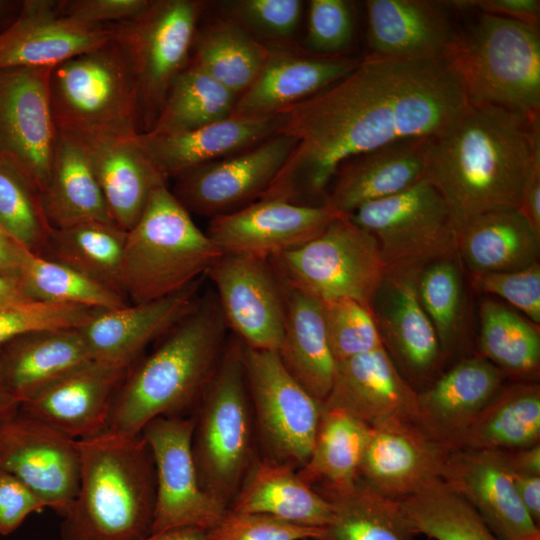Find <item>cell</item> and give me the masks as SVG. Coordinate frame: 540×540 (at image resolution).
Wrapping results in <instances>:
<instances>
[{
  "label": "cell",
  "instance_id": "cell-1",
  "mask_svg": "<svg viewBox=\"0 0 540 540\" xmlns=\"http://www.w3.org/2000/svg\"><path fill=\"white\" fill-rule=\"evenodd\" d=\"M469 106L452 50L422 57L369 54L342 79L282 111L277 133L296 145L260 199H324L347 160L399 140L440 135Z\"/></svg>",
  "mask_w": 540,
  "mask_h": 540
},
{
  "label": "cell",
  "instance_id": "cell-2",
  "mask_svg": "<svg viewBox=\"0 0 540 540\" xmlns=\"http://www.w3.org/2000/svg\"><path fill=\"white\" fill-rule=\"evenodd\" d=\"M539 118L471 105L445 132L426 139L425 178L446 201L457 230L495 209H518L540 156Z\"/></svg>",
  "mask_w": 540,
  "mask_h": 540
},
{
  "label": "cell",
  "instance_id": "cell-3",
  "mask_svg": "<svg viewBox=\"0 0 540 540\" xmlns=\"http://www.w3.org/2000/svg\"><path fill=\"white\" fill-rule=\"evenodd\" d=\"M227 330L215 292L200 297L149 355L128 368L106 430L138 435L157 417L185 416L195 408L223 353Z\"/></svg>",
  "mask_w": 540,
  "mask_h": 540
},
{
  "label": "cell",
  "instance_id": "cell-4",
  "mask_svg": "<svg viewBox=\"0 0 540 540\" xmlns=\"http://www.w3.org/2000/svg\"><path fill=\"white\" fill-rule=\"evenodd\" d=\"M80 478L60 540H139L151 533L156 472L141 434L106 430L78 440Z\"/></svg>",
  "mask_w": 540,
  "mask_h": 540
},
{
  "label": "cell",
  "instance_id": "cell-5",
  "mask_svg": "<svg viewBox=\"0 0 540 540\" xmlns=\"http://www.w3.org/2000/svg\"><path fill=\"white\" fill-rule=\"evenodd\" d=\"M243 347L235 335L227 338L193 413L191 448L200 485L226 509L260 457Z\"/></svg>",
  "mask_w": 540,
  "mask_h": 540
},
{
  "label": "cell",
  "instance_id": "cell-6",
  "mask_svg": "<svg viewBox=\"0 0 540 540\" xmlns=\"http://www.w3.org/2000/svg\"><path fill=\"white\" fill-rule=\"evenodd\" d=\"M222 255L190 213L163 184L127 231L120 289L129 304L172 295L206 276Z\"/></svg>",
  "mask_w": 540,
  "mask_h": 540
},
{
  "label": "cell",
  "instance_id": "cell-7",
  "mask_svg": "<svg viewBox=\"0 0 540 540\" xmlns=\"http://www.w3.org/2000/svg\"><path fill=\"white\" fill-rule=\"evenodd\" d=\"M471 105L537 118L540 113L538 27L480 13L452 47Z\"/></svg>",
  "mask_w": 540,
  "mask_h": 540
},
{
  "label": "cell",
  "instance_id": "cell-8",
  "mask_svg": "<svg viewBox=\"0 0 540 540\" xmlns=\"http://www.w3.org/2000/svg\"><path fill=\"white\" fill-rule=\"evenodd\" d=\"M49 92L59 130L140 133L136 81L114 40L53 67Z\"/></svg>",
  "mask_w": 540,
  "mask_h": 540
},
{
  "label": "cell",
  "instance_id": "cell-9",
  "mask_svg": "<svg viewBox=\"0 0 540 540\" xmlns=\"http://www.w3.org/2000/svg\"><path fill=\"white\" fill-rule=\"evenodd\" d=\"M270 262L284 285L320 302L350 298L369 308L387 271L374 237L347 215Z\"/></svg>",
  "mask_w": 540,
  "mask_h": 540
},
{
  "label": "cell",
  "instance_id": "cell-10",
  "mask_svg": "<svg viewBox=\"0 0 540 540\" xmlns=\"http://www.w3.org/2000/svg\"><path fill=\"white\" fill-rule=\"evenodd\" d=\"M347 216L374 237L387 270L423 269L456 254L457 227L446 201L427 178Z\"/></svg>",
  "mask_w": 540,
  "mask_h": 540
},
{
  "label": "cell",
  "instance_id": "cell-11",
  "mask_svg": "<svg viewBox=\"0 0 540 540\" xmlns=\"http://www.w3.org/2000/svg\"><path fill=\"white\" fill-rule=\"evenodd\" d=\"M200 6L192 0L151 1L135 18L115 24L113 40L136 81L140 133L151 128L171 83L187 66Z\"/></svg>",
  "mask_w": 540,
  "mask_h": 540
},
{
  "label": "cell",
  "instance_id": "cell-12",
  "mask_svg": "<svg viewBox=\"0 0 540 540\" xmlns=\"http://www.w3.org/2000/svg\"><path fill=\"white\" fill-rule=\"evenodd\" d=\"M243 363L260 457L298 470L310 456L323 405L292 377L276 351L244 345Z\"/></svg>",
  "mask_w": 540,
  "mask_h": 540
},
{
  "label": "cell",
  "instance_id": "cell-13",
  "mask_svg": "<svg viewBox=\"0 0 540 540\" xmlns=\"http://www.w3.org/2000/svg\"><path fill=\"white\" fill-rule=\"evenodd\" d=\"M52 68L0 69V157L18 168L40 194L58 136L49 92Z\"/></svg>",
  "mask_w": 540,
  "mask_h": 540
},
{
  "label": "cell",
  "instance_id": "cell-14",
  "mask_svg": "<svg viewBox=\"0 0 540 540\" xmlns=\"http://www.w3.org/2000/svg\"><path fill=\"white\" fill-rule=\"evenodd\" d=\"M193 427V415L163 416L148 422L140 433L151 449L156 472L151 533L177 527L207 530L228 510L200 485L191 448Z\"/></svg>",
  "mask_w": 540,
  "mask_h": 540
},
{
  "label": "cell",
  "instance_id": "cell-15",
  "mask_svg": "<svg viewBox=\"0 0 540 540\" xmlns=\"http://www.w3.org/2000/svg\"><path fill=\"white\" fill-rule=\"evenodd\" d=\"M0 471L19 479L63 517L79 486L78 440L18 409L0 419Z\"/></svg>",
  "mask_w": 540,
  "mask_h": 540
},
{
  "label": "cell",
  "instance_id": "cell-16",
  "mask_svg": "<svg viewBox=\"0 0 540 540\" xmlns=\"http://www.w3.org/2000/svg\"><path fill=\"white\" fill-rule=\"evenodd\" d=\"M296 140L277 133L244 151L178 177L171 190L189 212L214 218L259 200L279 173Z\"/></svg>",
  "mask_w": 540,
  "mask_h": 540
},
{
  "label": "cell",
  "instance_id": "cell-17",
  "mask_svg": "<svg viewBox=\"0 0 540 540\" xmlns=\"http://www.w3.org/2000/svg\"><path fill=\"white\" fill-rule=\"evenodd\" d=\"M206 276L227 328L253 349L276 351L285 321L284 285L270 259L222 254Z\"/></svg>",
  "mask_w": 540,
  "mask_h": 540
},
{
  "label": "cell",
  "instance_id": "cell-18",
  "mask_svg": "<svg viewBox=\"0 0 540 540\" xmlns=\"http://www.w3.org/2000/svg\"><path fill=\"white\" fill-rule=\"evenodd\" d=\"M421 270H387L371 304L383 347L413 388L433 382L446 360L419 300Z\"/></svg>",
  "mask_w": 540,
  "mask_h": 540
},
{
  "label": "cell",
  "instance_id": "cell-19",
  "mask_svg": "<svg viewBox=\"0 0 540 540\" xmlns=\"http://www.w3.org/2000/svg\"><path fill=\"white\" fill-rule=\"evenodd\" d=\"M339 215L324 203L259 199L212 218L206 234L222 254L271 259L314 239Z\"/></svg>",
  "mask_w": 540,
  "mask_h": 540
},
{
  "label": "cell",
  "instance_id": "cell-20",
  "mask_svg": "<svg viewBox=\"0 0 540 540\" xmlns=\"http://www.w3.org/2000/svg\"><path fill=\"white\" fill-rule=\"evenodd\" d=\"M449 452L415 422L386 420L370 427L359 476L382 495L401 501L442 477Z\"/></svg>",
  "mask_w": 540,
  "mask_h": 540
},
{
  "label": "cell",
  "instance_id": "cell-21",
  "mask_svg": "<svg viewBox=\"0 0 540 540\" xmlns=\"http://www.w3.org/2000/svg\"><path fill=\"white\" fill-rule=\"evenodd\" d=\"M479 514L500 540H540L501 451H450L441 477Z\"/></svg>",
  "mask_w": 540,
  "mask_h": 540
},
{
  "label": "cell",
  "instance_id": "cell-22",
  "mask_svg": "<svg viewBox=\"0 0 540 540\" xmlns=\"http://www.w3.org/2000/svg\"><path fill=\"white\" fill-rule=\"evenodd\" d=\"M130 366L91 360L54 381L19 409L76 440L107 429L114 396Z\"/></svg>",
  "mask_w": 540,
  "mask_h": 540
},
{
  "label": "cell",
  "instance_id": "cell-23",
  "mask_svg": "<svg viewBox=\"0 0 540 540\" xmlns=\"http://www.w3.org/2000/svg\"><path fill=\"white\" fill-rule=\"evenodd\" d=\"M115 24L89 26L62 16L56 1L25 0L0 33V69L55 67L113 40Z\"/></svg>",
  "mask_w": 540,
  "mask_h": 540
},
{
  "label": "cell",
  "instance_id": "cell-24",
  "mask_svg": "<svg viewBox=\"0 0 540 540\" xmlns=\"http://www.w3.org/2000/svg\"><path fill=\"white\" fill-rule=\"evenodd\" d=\"M284 114L235 115L189 131L172 134H136V141L165 179L226 158L277 134Z\"/></svg>",
  "mask_w": 540,
  "mask_h": 540
},
{
  "label": "cell",
  "instance_id": "cell-25",
  "mask_svg": "<svg viewBox=\"0 0 540 540\" xmlns=\"http://www.w3.org/2000/svg\"><path fill=\"white\" fill-rule=\"evenodd\" d=\"M204 277L164 298L99 310L79 328L92 359L131 366L149 343L195 307Z\"/></svg>",
  "mask_w": 540,
  "mask_h": 540
},
{
  "label": "cell",
  "instance_id": "cell-26",
  "mask_svg": "<svg viewBox=\"0 0 540 540\" xmlns=\"http://www.w3.org/2000/svg\"><path fill=\"white\" fill-rule=\"evenodd\" d=\"M504 378L480 355L461 360L417 392L418 426L448 451L457 450L467 429L503 387Z\"/></svg>",
  "mask_w": 540,
  "mask_h": 540
},
{
  "label": "cell",
  "instance_id": "cell-27",
  "mask_svg": "<svg viewBox=\"0 0 540 540\" xmlns=\"http://www.w3.org/2000/svg\"><path fill=\"white\" fill-rule=\"evenodd\" d=\"M323 407L342 409L369 427L390 419L417 424L419 416L416 389L384 347L337 362Z\"/></svg>",
  "mask_w": 540,
  "mask_h": 540
},
{
  "label": "cell",
  "instance_id": "cell-28",
  "mask_svg": "<svg viewBox=\"0 0 540 540\" xmlns=\"http://www.w3.org/2000/svg\"><path fill=\"white\" fill-rule=\"evenodd\" d=\"M68 133L83 146L114 223L129 231L142 215L152 192L167 184V180L143 153L136 135Z\"/></svg>",
  "mask_w": 540,
  "mask_h": 540
},
{
  "label": "cell",
  "instance_id": "cell-29",
  "mask_svg": "<svg viewBox=\"0 0 540 540\" xmlns=\"http://www.w3.org/2000/svg\"><path fill=\"white\" fill-rule=\"evenodd\" d=\"M427 138L403 139L360 154L337 170L324 204L341 215L398 194L425 178Z\"/></svg>",
  "mask_w": 540,
  "mask_h": 540
},
{
  "label": "cell",
  "instance_id": "cell-30",
  "mask_svg": "<svg viewBox=\"0 0 540 540\" xmlns=\"http://www.w3.org/2000/svg\"><path fill=\"white\" fill-rule=\"evenodd\" d=\"M360 60L270 51L256 79L238 96L232 114L280 113L342 79L358 66Z\"/></svg>",
  "mask_w": 540,
  "mask_h": 540
},
{
  "label": "cell",
  "instance_id": "cell-31",
  "mask_svg": "<svg viewBox=\"0 0 540 540\" xmlns=\"http://www.w3.org/2000/svg\"><path fill=\"white\" fill-rule=\"evenodd\" d=\"M91 360L79 328L33 331L0 346V379L20 406Z\"/></svg>",
  "mask_w": 540,
  "mask_h": 540
},
{
  "label": "cell",
  "instance_id": "cell-32",
  "mask_svg": "<svg viewBox=\"0 0 540 540\" xmlns=\"http://www.w3.org/2000/svg\"><path fill=\"white\" fill-rule=\"evenodd\" d=\"M371 54L422 57L450 51L457 32L440 4L427 0L365 2Z\"/></svg>",
  "mask_w": 540,
  "mask_h": 540
},
{
  "label": "cell",
  "instance_id": "cell-33",
  "mask_svg": "<svg viewBox=\"0 0 540 540\" xmlns=\"http://www.w3.org/2000/svg\"><path fill=\"white\" fill-rule=\"evenodd\" d=\"M539 252L540 234L519 209L484 212L457 232L456 254L470 276L526 268Z\"/></svg>",
  "mask_w": 540,
  "mask_h": 540
},
{
  "label": "cell",
  "instance_id": "cell-34",
  "mask_svg": "<svg viewBox=\"0 0 540 540\" xmlns=\"http://www.w3.org/2000/svg\"><path fill=\"white\" fill-rule=\"evenodd\" d=\"M284 285V284H283ZM285 321L277 354L292 377L322 405L332 389V355L320 301L284 285Z\"/></svg>",
  "mask_w": 540,
  "mask_h": 540
},
{
  "label": "cell",
  "instance_id": "cell-35",
  "mask_svg": "<svg viewBox=\"0 0 540 540\" xmlns=\"http://www.w3.org/2000/svg\"><path fill=\"white\" fill-rule=\"evenodd\" d=\"M52 228L114 223L89 158L76 137L59 130L47 184L40 194Z\"/></svg>",
  "mask_w": 540,
  "mask_h": 540
},
{
  "label": "cell",
  "instance_id": "cell-36",
  "mask_svg": "<svg viewBox=\"0 0 540 540\" xmlns=\"http://www.w3.org/2000/svg\"><path fill=\"white\" fill-rule=\"evenodd\" d=\"M229 509L314 528L325 527L332 517L330 502L307 485L294 467L262 457L249 471Z\"/></svg>",
  "mask_w": 540,
  "mask_h": 540
},
{
  "label": "cell",
  "instance_id": "cell-37",
  "mask_svg": "<svg viewBox=\"0 0 540 540\" xmlns=\"http://www.w3.org/2000/svg\"><path fill=\"white\" fill-rule=\"evenodd\" d=\"M369 431L348 412L323 407L310 456L298 476L321 495L351 489L360 479Z\"/></svg>",
  "mask_w": 540,
  "mask_h": 540
},
{
  "label": "cell",
  "instance_id": "cell-38",
  "mask_svg": "<svg viewBox=\"0 0 540 540\" xmlns=\"http://www.w3.org/2000/svg\"><path fill=\"white\" fill-rule=\"evenodd\" d=\"M539 442L540 385L519 381L497 392L467 429L458 449L504 452Z\"/></svg>",
  "mask_w": 540,
  "mask_h": 540
},
{
  "label": "cell",
  "instance_id": "cell-39",
  "mask_svg": "<svg viewBox=\"0 0 540 540\" xmlns=\"http://www.w3.org/2000/svg\"><path fill=\"white\" fill-rule=\"evenodd\" d=\"M322 496L332 506V517L316 540H415L418 535L400 501L361 479L347 491Z\"/></svg>",
  "mask_w": 540,
  "mask_h": 540
},
{
  "label": "cell",
  "instance_id": "cell-40",
  "mask_svg": "<svg viewBox=\"0 0 540 540\" xmlns=\"http://www.w3.org/2000/svg\"><path fill=\"white\" fill-rule=\"evenodd\" d=\"M126 235L127 232L116 224L104 222L52 228L38 255L66 265L122 294L120 273Z\"/></svg>",
  "mask_w": 540,
  "mask_h": 540
},
{
  "label": "cell",
  "instance_id": "cell-41",
  "mask_svg": "<svg viewBox=\"0 0 540 540\" xmlns=\"http://www.w3.org/2000/svg\"><path fill=\"white\" fill-rule=\"evenodd\" d=\"M480 356L504 375L531 381L540 369V330L512 307L484 299L479 308Z\"/></svg>",
  "mask_w": 540,
  "mask_h": 540
},
{
  "label": "cell",
  "instance_id": "cell-42",
  "mask_svg": "<svg viewBox=\"0 0 540 540\" xmlns=\"http://www.w3.org/2000/svg\"><path fill=\"white\" fill-rule=\"evenodd\" d=\"M238 96L193 62L173 80L151 128L153 134L193 130L232 115Z\"/></svg>",
  "mask_w": 540,
  "mask_h": 540
},
{
  "label": "cell",
  "instance_id": "cell-43",
  "mask_svg": "<svg viewBox=\"0 0 540 540\" xmlns=\"http://www.w3.org/2000/svg\"><path fill=\"white\" fill-rule=\"evenodd\" d=\"M270 50L235 21H222L200 35L193 63L239 96L256 79Z\"/></svg>",
  "mask_w": 540,
  "mask_h": 540
},
{
  "label": "cell",
  "instance_id": "cell-44",
  "mask_svg": "<svg viewBox=\"0 0 540 540\" xmlns=\"http://www.w3.org/2000/svg\"><path fill=\"white\" fill-rule=\"evenodd\" d=\"M18 287L32 301L112 310L129 304L119 292L23 248Z\"/></svg>",
  "mask_w": 540,
  "mask_h": 540
},
{
  "label": "cell",
  "instance_id": "cell-45",
  "mask_svg": "<svg viewBox=\"0 0 540 540\" xmlns=\"http://www.w3.org/2000/svg\"><path fill=\"white\" fill-rule=\"evenodd\" d=\"M400 502L418 535L434 540H500L442 478Z\"/></svg>",
  "mask_w": 540,
  "mask_h": 540
},
{
  "label": "cell",
  "instance_id": "cell-46",
  "mask_svg": "<svg viewBox=\"0 0 540 540\" xmlns=\"http://www.w3.org/2000/svg\"><path fill=\"white\" fill-rule=\"evenodd\" d=\"M417 290L447 358L466 334V297L457 254L427 264L419 274Z\"/></svg>",
  "mask_w": 540,
  "mask_h": 540
},
{
  "label": "cell",
  "instance_id": "cell-47",
  "mask_svg": "<svg viewBox=\"0 0 540 540\" xmlns=\"http://www.w3.org/2000/svg\"><path fill=\"white\" fill-rule=\"evenodd\" d=\"M0 228L19 246L39 254L50 226L39 191L12 163L0 157Z\"/></svg>",
  "mask_w": 540,
  "mask_h": 540
},
{
  "label": "cell",
  "instance_id": "cell-48",
  "mask_svg": "<svg viewBox=\"0 0 540 540\" xmlns=\"http://www.w3.org/2000/svg\"><path fill=\"white\" fill-rule=\"evenodd\" d=\"M321 304L328 343L336 363L383 347L371 308L350 298Z\"/></svg>",
  "mask_w": 540,
  "mask_h": 540
},
{
  "label": "cell",
  "instance_id": "cell-49",
  "mask_svg": "<svg viewBox=\"0 0 540 540\" xmlns=\"http://www.w3.org/2000/svg\"><path fill=\"white\" fill-rule=\"evenodd\" d=\"M98 311L83 306L38 301L0 307V346L33 331L80 328Z\"/></svg>",
  "mask_w": 540,
  "mask_h": 540
},
{
  "label": "cell",
  "instance_id": "cell-50",
  "mask_svg": "<svg viewBox=\"0 0 540 540\" xmlns=\"http://www.w3.org/2000/svg\"><path fill=\"white\" fill-rule=\"evenodd\" d=\"M205 532L207 540H316L322 528L296 525L265 514L228 509Z\"/></svg>",
  "mask_w": 540,
  "mask_h": 540
},
{
  "label": "cell",
  "instance_id": "cell-51",
  "mask_svg": "<svg viewBox=\"0 0 540 540\" xmlns=\"http://www.w3.org/2000/svg\"><path fill=\"white\" fill-rule=\"evenodd\" d=\"M470 277L477 292L497 296L533 323L540 324L539 262L519 270Z\"/></svg>",
  "mask_w": 540,
  "mask_h": 540
},
{
  "label": "cell",
  "instance_id": "cell-52",
  "mask_svg": "<svg viewBox=\"0 0 540 540\" xmlns=\"http://www.w3.org/2000/svg\"><path fill=\"white\" fill-rule=\"evenodd\" d=\"M354 24L349 4L343 0H312L308 14V46L333 56L352 41Z\"/></svg>",
  "mask_w": 540,
  "mask_h": 540
},
{
  "label": "cell",
  "instance_id": "cell-53",
  "mask_svg": "<svg viewBox=\"0 0 540 540\" xmlns=\"http://www.w3.org/2000/svg\"><path fill=\"white\" fill-rule=\"evenodd\" d=\"M229 7L241 26L275 38L293 34L302 12L299 0H239Z\"/></svg>",
  "mask_w": 540,
  "mask_h": 540
},
{
  "label": "cell",
  "instance_id": "cell-54",
  "mask_svg": "<svg viewBox=\"0 0 540 540\" xmlns=\"http://www.w3.org/2000/svg\"><path fill=\"white\" fill-rule=\"evenodd\" d=\"M150 0H60L56 9L71 20L89 26L122 23L141 14Z\"/></svg>",
  "mask_w": 540,
  "mask_h": 540
},
{
  "label": "cell",
  "instance_id": "cell-55",
  "mask_svg": "<svg viewBox=\"0 0 540 540\" xmlns=\"http://www.w3.org/2000/svg\"><path fill=\"white\" fill-rule=\"evenodd\" d=\"M43 508L45 503L28 486L0 471V535L14 532L28 515Z\"/></svg>",
  "mask_w": 540,
  "mask_h": 540
},
{
  "label": "cell",
  "instance_id": "cell-56",
  "mask_svg": "<svg viewBox=\"0 0 540 540\" xmlns=\"http://www.w3.org/2000/svg\"><path fill=\"white\" fill-rule=\"evenodd\" d=\"M443 5L460 10H477L480 13L507 18L538 27L539 0H454Z\"/></svg>",
  "mask_w": 540,
  "mask_h": 540
},
{
  "label": "cell",
  "instance_id": "cell-57",
  "mask_svg": "<svg viewBox=\"0 0 540 540\" xmlns=\"http://www.w3.org/2000/svg\"><path fill=\"white\" fill-rule=\"evenodd\" d=\"M518 209L540 234V156L530 169Z\"/></svg>",
  "mask_w": 540,
  "mask_h": 540
},
{
  "label": "cell",
  "instance_id": "cell-58",
  "mask_svg": "<svg viewBox=\"0 0 540 540\" xmlns=\"http://www.w3.org/2000/svg\"><path fill=\"white\" fill-rule=\"evenodd\" d=\"M511 470V469H510ZM512 472V471H511ZM517 493L527 512L539 526L540 522V475L512 472Z\"/></svg>",
  "mask_w": 540,
  "mask_h": 540
},
{
  "label": "cell",
  "instance_id": "cell-59",
  "mask_svg": "<svg viewBox=\"0 0 540 540\" xmlns=\"http://www.w3.org/2000/svg\"><path fill=\"white\" fill-rule=\"evenodd\" d=\"M23 247L0 228V274L18 286Z\"/></svg>",
  "mask_w": 540,
  "mask_h": 540
},
{
  "label": "cell",
  "instance_id": "cell-60",
  "mask_svg": "<svg viewBox=\"0 0 540 540\" xmlns=\"http://www.w3.org/2000/svg\"><path fill=\"white\" fill-rule=\"evenodd\" d=\"M503 454L512 472L540 475V443Z\"/></svg>",
  "mask_w": 540,
  "mask_h": 540
},
{
  "label": "cell",
  "instance_id": "cell-61",
  "mask_svg": "<svg viewBox=\"0 0 540 540\" xmlns=\"http://www.w3.org/2000/svg\"><path fill=\"white\" fill-rule=\"evenodd\" d=\"M139 540H207V537L204 529L177 527L151 533Z\"/></svg>",
  "mask_w": 540,
  "mask_h": 540
},
{
  "label": "cell",
  "instance_id": "cell-62",
  "mask_svg": "<svg viewBox=\"0 0 540 540\" xmlns=\"http://www.w3.org/2000/svg\"><path fill=\"white\" fill-rule=\"evenodd\" d=\"M32 301L27 299L19 287L0 274V307L13 306Z\"/></svg>",
  "mask_w": 540,
  "mask_h": 540
},
{
  "label": "cell",
  "instance_id": "cell-63",
  "mask_svg": "<svg viewBox=\"0 0 540 540\" xmlns=\"http://www.w3.org/2000/svg\"><path fill=\"white\" fill-rule=\"evenodd\" d=\"M21 7V2H11L0 0V30L6 29L17 16Z\"/></svg>",
  "mask_w": 540,
  "mask_h": 540
},
{
  "label": "cell",
  "instance_id": "cell-64",
  "mask_svg": "<svg viewBox=\"0 0 540 540\" xmlns=\"http://www.w3.org/2000/svg\"><path fill=\"white\" fill-rule=\"evenodd\" d=\"M19 409V405L10 397L0 379V419Z\"/></svg>",
  "mask_w": 540,
  "mask_h": 540
}]
</instances>
